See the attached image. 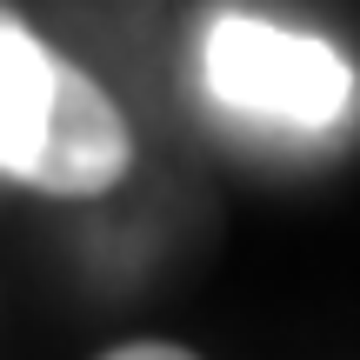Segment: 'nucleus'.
Segmentation results:
<instances>
[{
	"instance_id": "f257e3e1",
	"label": "nucleus",
	"mask_w": 360,
	"mask_h": 360,
	"mask_svg": "<svg viewBox=\"0 0 360 360\" xmlns=\"http://www.w3.org/2000/svg\"><path fill=\"white\" fill-rule=\"evenodd\" d=\"M207 87L220 107L247 120H287V127H334L354 107V67L327 40L294 27L227 13L207 34Z\"/></svg>"
},
{
	"instance_id": "f03ea898",
	"label": "nucleus",
	"mask_w": 360,
	"mask_h": 360,
	"mask_svg": "<svg viewBox=\"0 0 360 360\" xmlns=\"http://www.w3.org/2000/svg\"><path fill=\"white\" fill-rule=\"evenodd\" d=\"M127 160H134V141H127L120 107L80 67L60 60L53 114H47L34 167H27V187H40V193H101V187H114L127 174Z\"/></svg>"
},
{
	"instance_id": "7ed1b4c3",
	"label": "nucleus",
	"mask_w": 360,
	"mask_h": 360,
	"mask_svg": "<svg viewBox=\"0 0 360 360\" xmlns=\"http://www.w3.org/2000/svg\"><path fill=\"white\" fill-rule=\"evenodd\" d=\"M53 87H60V53L20 20H0V174L27 180L53 114Z\"/></svg>"
},
{
	"instance_id": "20e7f679",
	"label": "nucleus",
	"mask_w": 360,
	"mask_h": 360,
	"mask_svg": "<svg viewBox=\"0 0 360 360\" xmlns=\"http://www.w3.org/2000/svg\"><path fill=\"white\" fill-rule=\"evenodd\" d=\"M107 360H193L187 347H167V340H134V347H114Z\"/></svg>"
},
{
	"instance_id": "39448f33",
	"label": "nucleus",
	"mask_w": 360,
	"mask_h": 360,
	"mask_svg": "<svg viewBox=\"0 0 360 360\" xmlns=\"http://www.w3.org/2000/svg\"><path fill=\"white\" fill-rule=\"evenodd\" d=\"M0 20H7V13H0Z\"/></svg>"
}]
</instances>
